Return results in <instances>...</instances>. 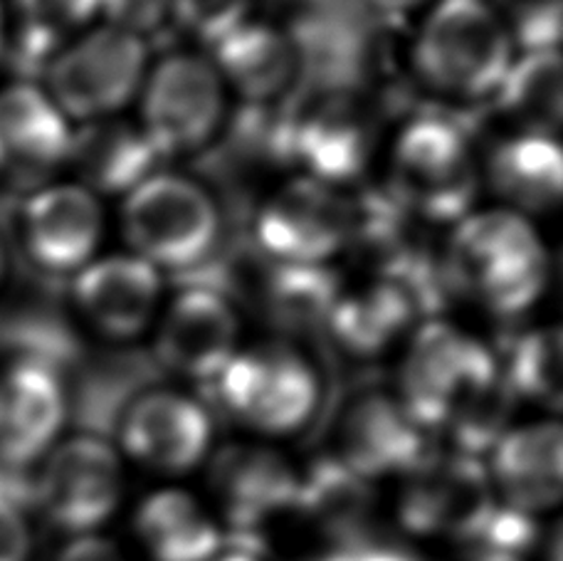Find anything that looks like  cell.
<instances>
[{"mask_svg": "<svg viewBox=\"0 0 563 561\" xmlns=\"http://www.w3.org/2000/svg\"><path fill=\"white\" fill-rule=\"evenodd\" d=\"M99 6L102 0H18L23 23L63 37L67 30L89 23Z\"/></svg>", "mask_w": 563, "mask_h": 561, "instance_id": "cell-35", "label": "cell"}, {"mask_svg": "<svg viewBox=\"0 0 563 561\" xmlns=\"http://www.w3.org/2000/svg\"><path fill=\"white\" fill-rule=\"evenodd\" d=\"M511 50L507 25L482 0H442L420 28L413 63L430 89L475 102L499 92Z\"/></svg>", "mask_w": 563, "mask_h": 561, "instance_id": "cell-3", "label": "cell"}, {"mask_svg": "<svg viewBox=\"0 0 563 561\" xmlns=\"http://www.w3.org/2000/svg\"><path fill=\"white\" fill-rule=\"evenodd\" d=\"M487 182L519 216L549 213L561 204L563 162L554 136L517 134L501 142L487 162Z\"/></svg>", "mask_w": 563, "mask_h": 561, "instance_id": "cell-25", "label": "cell"}, {"mask_svg": "<svg viewBox=\"0 0 563 561\" xmlns=\"http://www.w3.org/2000/svg\"><path fill=\"white\" fill-rule=\"evenodd\" d=\"M8 270H10V263H8V250H5V243L0 240V287L5 285L8 279Z\"/></svg>", "mask_w": 563, "mask_h": 561, "instance_id": "cell-41", "label": "cell"}, {"mask_svg": "<svg viewBox=\"0 0 563 561\" xmlns=\"http://www.w3.org/2000/svg\"><path fill=\"white\" fill-rule=\"evenodd\" d=\"M148 45L112 25L65 45L45 69L47 97L79 122L109 119L132 102L146 77Z\"/></svg>", "mask_w": 563, "mask_h": 561, "instance_id": "cell-8", "label": "cell"}, {"mask_svg": "<svg viewBox=\"0 0 563 561\" xmlns=\"http://www.w3.org/2000/svg\"><path fill=\"white\" fill-rule=\"evenodd\" d=\"M119 436L136 463L180 475L208 458L213 420L206 406L184 391L146 388L124 406Z\"/></svg>", "mask_w": 563, "mask_h": 561, "instance_id": "cell-14", "label": "cell"}, {"mask_svg": "<svg viewBox=\"0 0 563 561\" xmlns=\"http://www.w3.org/2000/svg\"><path fill=\"white\" fill-rule=\"evenodd\" d=\"M492 487L499 503L534 517L563 493V433L556 420L509 428L492 448Z\"/></svg>", "mask_w": 563, "mask_h": 561, "instance_id": "cell-21", "label": "cell"}, {"mask_svg": "<svg viewBox=\"0 0 563 561\" xmlns=\"http://www.w3.org/2000/svg\"><path fill=\"white\" fill-rule=\"evenodd\" d=\"M161 162L141 127L124 119H97L73 134L67 164L77 168L82 186L99 194H129L146 182Z\"/></svg>", "mask_w": 563, "mask_h": 561, "instance_id": "cell-24", "label": "cell"}, {"mask_svg": "<svg viewBox=\"0 0 563 561\" xmlns=\"http://www.w3.org/2000/svg\"><path fill=\"white\" fill-rule=\"evenodd\" d=\"M154 352L168 374L213 384L240 352V317L228 293L213 285L180 289L161 317Z\"/></svg>", "mask_w": 563, "mask_h": 561, "instance_id": "cell-13", "label": "cell"}, {"mask_svg": "<svg viewBox=\"0 0 563 561\" xmlns=\"http://www.w3.org/2000/svg\"><path fill=\"white\" fill-rule=\"evenodd\" d=\"M475 561H525L517 554H501V552H485V554H477Z\"/></svg>", "mask_w": 563, "mask_h": 561, "instance_id": "cell-40", "label": "cell"}, {"mask_svg": "<svg viewBox=\"0 0 563 561\" xmlns=\"http://www.w3.org/2000/svg\"><path fill=\"white\" fill-rule=\"evenodd\" d=\"M559 30H561V3L559 0H529L515 15V35L517 43L527 53H547L559 50Z\"/></svg>", "mask_w": 563, "mask_h": 561, "instance_id": "cell-34", "label": "cell"}, {"mask_svg": "<svg viewBox=\"0 0 563 561\" xmlns=\"http://www.w3.org/2000/svg\"><path fill=\"white\" fill-rule=\"evenodd\" d=\"M136 535L154 561H213L223 544L203 505L180 490H161L141 503Z\"/></svg>", "mask_w": 563, "mask_h": 561, "instance_id": "cell-26", "label": "cell"}, {"mask_svg": "<svg viewBox=\"0 0 563 561\" xmlns=\"http://www.w3.org/2000/svg\"><path fill=\"white\" fill-rule=\"evenodd\" d=\"M418 312L420 307L404 287L378 279L354 295L339 297L327 327L346 352L374 356L394 344Z\"/></svg>", "mask_w": 563, "mask_h": 561, "instance_id": "cell-27", "label": "cell"}, {"mask_svg": "<svg viewBox=\"0 0 563 561\" xmlns=\"http://www.w3.org/2000/svg\"><path fill=\"white\" fill-rule=\"evenodd\" d=\"M559 50L525 53L515 59L495 95L497 107L521 127V134L551 136L563 114Z\"/></svg>", "mask_w": 563, "mask_h": 561, "instance_id": "cell-28", "label": "cell"}, {"mask_svg": "<svg viewBox=\"0 0 563 561\" xmlns=\"http://www.w3.org/2000/svg\"><path fill=\"white\" fill-rule=\"evenodd\" d=\"M289 109L285 117L287 158L331 186L364 172L376 146L378 122L358 89H319L305 107Z\"/></svg>", "mask_w": 563, "mask_h": 561, "instance_id": "cell-12", "label": "cell"}, {"mask_svg": "<svg viewBox=\"0 0 563 561\" xmlns=\"http://www.w3.org/2000/svg\"><path fill=\"white\" fill-rule=\"evenodd\" d=\"M497 374V356L475 337L448 322H426L408 344L396 398L422 433L442 430Z\"/></svg>", "mask_w": 563, "mask_h": 561, "instance_id": "cell-7", "label": "cell"}, {"mask_svg": "<svg viewBox=\"0 0 563 561\" xmlns=\"http://www.w3.org/2000/svg\"><path fill=\"white\" fill-rule=\"evenodd\" d=\"M398 507L400 522L410 532L477 547L499 499L479 458L430 453L408 473Z\"/></svg>", "mask_w": 563, "mask_h": 561, "instance_id": "cell-10", "label": "cell"}, {"mask_svg": "<svg viewBox=\"0 0 563 561\" xmlns=\"http://www.w3.org/2000/svg\"><path fill=\"white\" fill-rule=\"evenodd\" d=\"M57 561H124L122 552L107 539L97 537H79L73 544L63 549Z\"/></svg>", "mask_w": 563, "mask_h": 561, "instance_id": "cell-37", "label": "cell"}, {"mask_svg": "<svg viewBox=\"0 0 563 561\" xmlns=\"http://www.w3.org/2000/svg\"><path fill=\"white\" fill-rule=\"evenodd\" d=\"M321 561H422L413 552H408L406 547L386 544L380 539L366 542L356 549H346V552H331Z\"/></svg>", "mask_w": 563, "mask_h": 561, "instance_id": "cell-36", "label": "cell"}, {"mask_svg": "<svg viewBox=\"0 0 563 561\" xmlns=\"http://www.w3.org/2000/svg\"><path fill=\"white\" fill-rule=\"evenodd\" d=\"M216 69L250 107L269 109L285 102L301 77V59L289 33L245 23L216 45Z\"/></svg>", "mask_w": 563, "mask_h": 561, "instance_id": "cell-22", "label": "cell"}, {"mask_svg": "<svg viewBox=\"0 0 563 561\" xmlns=\"http://www.w3.org/2000/svg\"><path fill=\"white\" fill-rule=\"evenodd\" d=\"M448 287L497 317H519L549 283L544 240L525 216L507 208L470 213L452 230L442 263Z\"/></svg>", "mask_w": 563, "mask_h": 561, "instance_id": "cell-1", "label": "cell"}, {"mask_svg": "<svg viewBox=\"0 0 563 561\" xmlns=\"http://www.w3.org/2000/svg\"><path fill=\"white\" fill-rule=\"evenodd\" d=\"M354 235V200L305 176L269 196L255 216L257 248L269 263L321 267Z\"/></svg>", "mask_w": 563, "mask_h": 561, "instance_id": "cell-9", "label": "cell"}, {"mask_svg": "<svg viewBox=\"0 0 563 561\" xmlns=\"http://www.w3.org/2000/svg\"><path fill=\"white\" fill-rule=\"evenodd\" d=\"M299 507L331 552H346L376 539V495L371 483L324 458L299 477Z\"/></svg>", "mask_w": 563, "mask_h": 561, "instance_id": "cell-23", "label": "cell"}, {"mask_svg": "<svg viewBox=\"0 0 563 561\" xmlns=\"http://www.w3.org/2000/svg\"><path fill=\"white\" fill-rule=\"evenodd\" d=\"M161 293V273L136 255L95 257L73 283L77 312L97 334L119 344L134 342L151 329Z\"/></svg>", "mask_w": 563, "mask_h": 561, "instance_id": "cell-18", "label": "cell"}, {"mask_svg": "<svg viewBox=\"0 0 563 561\" xmlns=\"http://www.w3.org/2000/svg\"><path fill=\"white\" fill-rule=\"evenodd\" d=\"M122 230L136 257L168 273L206 267L223 238V216L210 190L180 174H151L122 206Z\"/></svg>", "mask_w": 563, "mask_h": 561, "instance_id": "cell-2", "label": "cell"}, {"mask_svg": "<svg viewBox=\"0 0 563 561\" xmlns=\"http://www.w3.org/2000/svg\"><path fill=\"white\" fill-rule=\"evenodd\" d=\"M422 0H364L368 13L374 15L380 25L390 23V20H398L400 15L410 13V10L418 8Z\"/></svg>", "mask_w": 563, "mask_h": 561, "instance_id": "cell-38", "label": "cell"}, {"mask_svg": "<svg viewBox=\"0 0 563 561\" xmlns=\"http://www.w3.org/2000/svg\"><path fill=\"white\" fill-rule=\"evenodd\" d=\"M210 485L225 509L230 537L253 532L299 503V475L277 450L257 443L220 450Z\"/></svg>", "mask_w": 563, "mask_h": 561, "instance_id": "cell-20", "label": "cell"}, {"mask_svg": "<svg viewBox=\"0 0 563 561\" xmlns=\"http://www.w3.org/2000/svg\"><path fill=\"white\" fill-rule=\"evenodd\" d=\"M499 376L515 398L537 400L556 408L561 404V337L556 327L517 334L497 359Z\"/></svg>", "mask_w": 563, "mask_h": 561, "instance_id": "cell-30", "label": "cell"}, {"mask_svg": "<svg viewBox=\"0 0 563 561\" xmlns=\"http://www.w3.org/2000/svg\"><path fill=\"white\" fill-rule=\"evenodd\" d=\"M20 233L33 263L49 275L79 273L95 260L104 233L99 196L82 184L43 186L20 210Z\"/></svg>", "mask_w": 563, "mask_h": 561, "instance_id": "cell-15", "label": "cell"}, {"mask_svg": "<svg viewBox=\"0 0 563 561\" xmlns=\"http://www.w3.org/2000/svg\"><path fill=\"white\" fill-rule=\"evenodd\" d=\"M33 503V483L0 470V561H27L30 529L25 505Z\"/></svg>", "mask_w": 563, "mask_h": 561, "instance_id": "cell-32", "label": "cell"}, {"mask_svg": "<svg viewBox=\"0 0 563 561\" xmlns=\"http://www.w3.org/2000/svg\"><path fill=\"white\" fill-rule=\"evenodd\" d=\"M73 132L43 89L27 82L0 92V182L10 188L43 184L67 164Z\"/></svg>", "mask_w": 563, "mask_h": 561, "instance_id": "cell-19", "label": "cell"}, {"mask_svg": "<svg viewBox=\"0 0 563 561\" xmlns=\"http://www.w3.org/2000/svg\"><path fill=\"white\" fill-rule=\"evenodd\" d=\"M213 384L225 414L263 436L299 433L321 404L319 372L289 342L240 349Z\"/></svg>", "mask_w": 563, "mask_h": 561, "instance_id": "cell-5", "label": "cell"}, {"mask_svg": "<svg viewBox=\"0 0 563 561\" xmlns=\"http://www.w3.org/2000/svg\"><path fill=\"white\" fill-rule=\"evenodd\" d=\"M124 475L117 450L99 433H79L49 450L33 480V505L73 535L102 527L117 513Z\"/></svg>", "mask_w": 563, "mask_h": 561, "instance_id": "cell-11", "label": "cell"}, {"mask_svg": "<svg viewBox=\"0 0 563 561\" xmlns=\"http://www.w3.org/2000/svg\"><path fill=\"white\" fill-rule=\"evenodd\" d=\"M99 10H104L107 25L139 37L141 43L164 33L168 18H174L170 0H102Z\"/></svg>", "mask_w": 563, "mask_h": 561, "instance_id": "cell-33", "label": "cell"}, {"mask_svg": "<svg viewBox=\"0 0 563 561\" xmlns=\"http://www.w3.org/2000/svg\"><path fill=\"white\" fill-rule=\"evenodd\" d=\"M269 263V260H267ZM263 279V302L275 322L289 329H309L329 322L339 283L327 265L301 267L269 263Z\"/></svg>", "mask_w": 563, "mask_h": 561, "instance_id": "cell-29", "label": "cell"}, {"mask_svg": "<svg viewBox=\"0 0 563 561\" xmlns=\"http://www.w3.org/2000/svg\"><path fill=\"white\" fill-rule=\"evenodd\" d=\"M5 45V23H3V8H0V53H3Z\"/></svg>", "mask_w": 563, "mask_h": 561, "instance_id": "cell-42", "label": "cell"}, {"mask_svg": "<svg viewBox=\"0 0 563 561\" xmlns=\"http://www.w3.org/2000/svg\"><path fill=\"white\" fill-rule=\"evenodd\" d=\"M253 0H170L178 28L198 43L216 47L247 23Z\"/></svg>", "mask_w": 563, "mask_h": 561, "instance_id": "cell-31", "label": "cell"}, {"mask_svg": "<svg viewBox=\"0 0 563 561\" xmlns=\"http://www.w3.org/2000/svg\"><path fill=\"white\" fill-rule=\"evenodd\" d=\"M69 414L57 369L18 359L0 372V470L20 473L53 450Z\"/></svg>", "mask_w": 563, "mask_h": 561, "instance_id": "cell-17", "label": "cell"}, {"mask_svg": "<svg viewBox=\"0 0 563 561\" xmlns=\"http://www.w3.org/2000/svg\"><path fill=\"white\" fill-rule=\"evenodd\" d=\"M213 561H260V559H255L253 554L243 552V549H235V547H233L225 557H216Z\"/></svg>", "mask_w": 563, "mask_h": 561, "instance_id": "cell-39", "label": "cell"}, {"mask_svg": "<svg viewBox=\"0 0 563 561\" xmlns=\"http://www.w3.org/2000/svg\"><path fill=\"white\" fill-rule=\"evenodd\" d=\"M336 453L329 455L364 480L410 473L430 453L426 433L400 400L378 388L361 391L336 420Z\"/></svg>", "mask_w": 563, "mask_h": 561, "instance_id": "cell-16", "label": "cell"}, {"mask_svg": "<svg viewBox=\"0 0 563 561\" xmlns=\"http://www.w3.org/2000/svg\"><path fill=\"white\" fill-rule=\"evenodd\" d=\"M479 190V166L462 119L420 114L398 134L388 194L426 223L467 216Z\"/></svg>", "mask_w": 563, "mask_h": 561, "instance_id": "cell-4", "label": "cell"}, {"mask_svg": "<svg viewBox=\"0 0 563 561\" xmlns=\"http://www.w3.org/2000/svg\"><path fill=\"white\" fill-rule=\"evenodd\" d=\"M225 85L210 59L194 53L161 57L141 85V132L161 158L190 156L225 127Z\"/></svg>", "mask_w": 563, "mask_h": 561, "instance_id": "cell-6", "label": "cell"}]
</instances>
